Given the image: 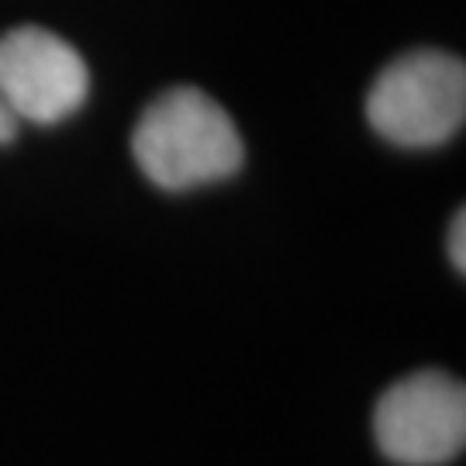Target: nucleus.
Segmentation results:
<instances>
[{"label":"nucleus","mask_w":466,"mask_h":466,"mask_svg":"<svg viewBox=\"0 0 466 466\" xmlns=\"http://www.w3.org/2000/svg\"><path fill=\"white\" fill-rule=\"evenodd\" d=\"M142 173L163 190H190L242 167V138L225 107L194 86H177L146 107L132 138Z\"/></svg>","instance_id":"obj_1"},{"label":"nucleus","mask_w":466,"mask_h":466,"mask_svg":"<svg viewBox=\"0 0 466 466\" xmlns=\"http://www.w3.org/2000/svg\"><path fill=\"white\" fill-rule=\"evenodd\" d=\"M370 125L394 146H439L463 128L466 69L450 52L421 49L380 73L367 97Z\"/></svg>","instance_id":"obj_2"},{"label":"nucleus","mask_w":466,"mask_h":466,"mask_svg":"<svg viewBox=\"0 0 466 466\" xmlns=\"http://www.w3.org/2000/svg\"><path fill=\"white\" fill-rule=\"evenodd\" d=\"M380 450L404 466H439L466 446V390L463 383L421 370L398 380L373 415Z\"/></svg>","instance_id":"obj_3"},{"label":"nucleus","mask_w":466,"mask_h":466,"mask_svg":"<svg viewBox=\"0 0 466 466\" xmlns=\"http://www.w3.org/2000/svg\"><path fill=\"white\" fill-rule=\"evenodd\" d=\"M90 73L66 38L46 28L0 35V100L17 121L52 125L86 100Z\"/></svg>","instance_id":"obj_4"},{"label":"nucleus","mask_w":466,"mask_h":466,"mask_svg":"<svg viewBox=\"0 0 466 466\" xmlns=\"http://www.w3.org/2000/svg\"><path fill=\"white\" fill-rule=\"evenodd\" d=\"M450 259H452V267L463 273V269H466V211H456V218H452Z\"/></svg>","instance_id":"obj_5"},{"label":"nucleus","mask_w":466,"mask_h":466,"mask_svg":"<svg viewBox=\"0 0 466 466\" xmlns=\"http://www.w3.org/2000/svg\"><path fill=\"white\" fill-rule=\"evenodd\" d=\"M17 125H21V121H17V117L11 115V107L0 100V142H11L17 135Z\"/></svg>","instance_id":"obj_6"}]
</instances>
